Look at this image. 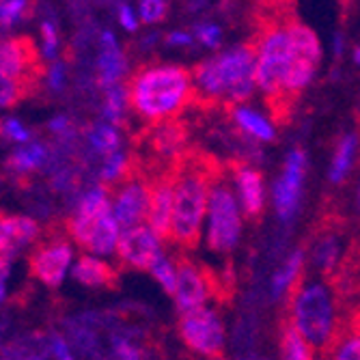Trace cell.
Instances as JSON below:
<instances>
[{"mask_svg":"<svg viewBox=\"0 0 360 360\" xmlns=\"http://www.w3.org/2000/svg\"><path fill=\"white\" fill-rule=\"evenodd\" d=\"M30 9L28 0H0V24L11 26Z\"/></svg>","mask_w":360,"mask_h":360,"instance_id":"cell-32","label":"cell"},{"mask_svg":"<svg viewBox=\"0 0 360 360\" xmlns=\"http://www.w3.org/2000/svg\"><path fill=\"white\" fill-rule=\"evenodd\" d=\"M48 160H50V149H46L41 143H28V145L15 149L7 158L5 169L15 179L18 186H30L32 173L46 167Z\"/></svg>","mask_w":360,"mask_h":360,"instance_id":"cell-21","label":"cell"},{"mask_svg":"<svg viewBox=\"0 0 360 360\" xmlns=\"http://www.w3.org/2000/svg\"><path fill=\"white\" fill-rule=\"evenodd\" d=\"M129 108L139 119L158 125L179 117L194 100L192 72L181 65H143L127 80Z\"/></svg>","mask_w":360,"mask_h":360,"instance_id":"cell-3","label":"cell"},{"mask_svg":"<svg viewBox=\"0 0 360 360\" xmlns=\"http://www.w3.org/2000/svg\"><path fill=\"white\" fill-rule=\"evenodd\" d=\"M319 356L321 360H360V335H356L345 323L328 349Z\"/></svg>","mask_w":360,"mask_h":360,"instance_id":"cell-26","label":"cell"},{"mask_svg":"<svg viewBox=\"0 0 360 360\" xmlns=\"http://www.w3.org/2000/svg\"><path fill=\"white\" fill-rule=\"evenodd\" d=\"M0 74L24 82L37 93L39 82L46 76V68L35 41L30 37L0 39Z\"/></svg>","mask_w":360,"mask_h":360,"instance_id":"cell-13","label":"cell"},{"mask_svg":"<svg viewBox=\"0 0 360 360\" xmlns=\"http://www.w3.org/2000/svg\"><path fill=\"white\" fill-rule=\"evenodd\" d=\"M11 272V257H0V302L5 298V287H7V278Z\"/></svg>","mask_w":360,"mask_h":360,"instance_id":"cell-39","label":"cell"},{"mask_svg":"<svg viewBox=\"0 0 360 360\" xmlns=\"http://www.w3.org/2000/svg\"><path fill=\"white\" fill-rule=\"evenodd\" d=\"M356 207L360 212V184H358V190H356Z\"/></svg>","mask_w":360,"mask_h":360,"instance_id":"cell-45","label":"cell"},{"mask_svg":"<svg viewBox=\"0 0 360 360\" xmlns=\"http://www.w3.org/2000/svg\"><path fill=\"white\" fill-rule=\"evenodd\" d=\"M226 171L214 181L207 205L205 244L216 255L233 252L242 238V214L231 184L226 181Z\"/></svg>","mask_w":360,"mask_h":360,"instance_id":"cell-5","label":"cell"},{"mask_svg":"<svg viewBox=\"0 0 360 360\" xmlns=\"http://www.w3.org/2000/svg\"><path fill=\"white\" fill-rule=\"evenodd\" d=\"M304 266H307V250L304 246L291 250L283 264L274 270L268 287V300L270 302H285L289 298V293L296 289V285L304 276Z\"/></svg>","mask_w":360,"mask_h":360,"instance_id":"cell-19","label":"cell"},{"mask_svg":"<svg viewBox=\"0 0 360 360\" xmlns=\"http://www.w3.org/2000/svg\"><path fill=\"white\" fill-rule=\"evenodd\" d=\"M224 165L205 151L188 149L173 169V222L171 242L184 252L196 248L207 218L210 192L224 173Z\"/></svg>","mask_w":360,"mask_h":360,"instance_id":"cell-1","label":"cell"},{"mask_svg":"<svg viewBox=\"0 0 360 360\" xmlns=\"http://www.w3.org/2000/svg\"><path fill=\"white\" fill-rule=\"evenodd\" d=\"M255 46L236 44L201 60L192 72L194 100L229 108L248 102L257 91Z\"/></svg>","mask_w":360,"mask_h":360,"instance_id":"cell-4","label":"cell"},{"mask_svg":"<svg viewBox=\"0 0 360 360\" xmlns=\"http://www.w3.org/2000/svg\"><path fill=\"white\" fill-rule=\"evenodd\" d=\"M343 218L335 207H323L321 216L317 218L311 240L307 250V266L311 274L321 276V278H330L339 266L343 264V259L349 250V244H345L343 236Z\"/></svg>","mask_w":360,"mask_h":360,"instance_id":"cell-6","label":"cell"},{"mask_svg":"<svg viewBox=\"0 0 360 360\" xmlns=\"http://www.w3.org/2000/svg\"><path fill=\"white\" fill-rule=\"evenodd\" d=\"M160 41V32H147V35L141 39V46H143V50H149V48H153L155 44Z\"/></svg>","mask_w":360,"mask_h":360,"instance_id":"cell-42","label":"cell"},{"mask_svg":"<svg viewBox=\"0 0 360 360\" xmlns=\"http://www.w3.org/2000/svg\"><path fill=\"white\" fill-rule=\"evenodd\" d=\"M65 76H68V70H65L63 63H56L54 68H50V74H48V82L54 91H60L63 84H65Z\"/></svg>","mask_w":360,"mask_h":360,"instance_id":"cell-38","label":"cell"},{"mask_svg":"<svg viewBox=\"0 0 360 360\" xmlns=\"http://www.w3.org/2000/svg\"><path fill=\"white\" fill-rule=\"evenodd\" d=\"M347 326H349V328H352L356 335H360V300H358L356 309L347 313Z\"/></svg>","mask_w":360,"mask_h":360,"instance_id":"cell-40","label":"cell"},{"mask_svg":"<svg viewBox=\"0 0 360 360\" xmlns=\"http://www.w3.org/2000/svg\"><path fill=\"white\" fill-rule=\"evenodd\" d=\"M39 238V224L28 216H5L0 222V257H11L26 244H35Z\"/></svg>","mask_w":360,"mask_h":360,"instance_id":"cell-20","label":"cell"},{"mask_svg":"<svg viewBox=\"0 0 360 360\" xmlns=\"http://www.w3.org/2000/svg\"><path fill=\"white\" fill-rule=\"evenodd\" d=\"M149 274L160 283V287L165 289L169 296H173L175 293V287H177V266L173 264V261L162 252L155 261L153 266L149 270Z\"/></svg>","mask_w":360,"mask_h":360,"instance_id":"cell-29","label":"cell"},{"mask_svg":"<svg viewBox=\"0 0 360 360\" xmlns=\"http://www.w3.org/2000/svg\"><path fill=\"white\" fill-rule=\"evenodd\" d=\"M74 278L93 289L115 291L119 287V272L110 264H106V261L89 257V255H82L78 259V264L74 268Z\"/></svg>","mask_w":360,"mask_h":360,"instance_id":"cell-23","label":"cell"},{"mask_svg":"<svg viewBox=\"0 0 360 360\" xmlns=\"http://www.w3.org/2000/svg\"><path fill=\"white\" fill-rule=\"evenodd\" d=\"M354 63H356V65H360V44L354 48Z\"/></svg>","mask_w":360,"mask_h":360,"instance_id":"cell-44","label":"cell"},{"mask_svg":"<svg viewBox=\"0 0 360 360\" xmlns=\"http://www.w3.org/2000/svg\"><path fill=\"white\" fill-rule=\"evenodd\" d=\"M41 37H44V52H46V56L54 58L56 50H58V32H56V26L52 22H44L41 24Z\"/></svg>","mask_w":360,"mask_h":360,"instance_id":"cell-35","label":"cell"},{"mask_svg":"<svg viewBox=\"0 0 360 360\" xmlns=\"http://www.w3.org/2000/svg\"><path fill=\"white\" fill-rule=\"evenodd\" d=\"M117 15H119V24H121L123 30H127V32H136L139 30L141 18H139V13L132 7H129L127 3H121L117 7Z\"/></svg>","mask_w":360,"mask_h":360,"instance_id":"cell-34","label":"cell"},{"mask_svg":"<svg viewBox=\"0 0 360 360\" xmlns=\"http://www.w3.org/2000/svg\"><path fill=\"white\" fill-rule=\"evenodd\" d=\"M86 141L95 153L104 158L121 151V132L108 121H97L86 129Z\"/></svg>","mask_w":360,"mask_h":360,"instance_id":"cell-25","label":"cell"},{"mask_svg":"<svg viewBox=\"0 0 360 360\" xmlns=\"http://www.w3.org/2000/svg\"><path fill=\"white\" fill-rule=\"evenodd\" d=\"M285 323L296 330L307 345L323 354L343 328V298L328 278L302 276L285 300Z\"/></svg>","mask_w":360,"mask_h":360,"instance_id":"cell-2","label":"cell"},{"mask_svg":"<svg viewBox=\"0 0 360 360\" xmlns=\"http://www.w3.org/2000/svg\"><path fill=\"white\" fill-rule=\"evenodd\" d=\"M32 95H35V91L26 86L24 82L0 74V108H11L20 102L28 100Z\"/></svg>","mask_w":360,"mask_h":360,"instance_id":"cell-28","label":"cell"},{"mask_svg":"<svg viewBox=\"0 0 360 360\" xmlns=\"http://www.w3.org/2000/svg\"><path fill=\"white\" fill-rule=\"evenodd\" d=\"M287 35H289L291 56H289V68L285 74V97L289 102H293L317 76L321 58H323V50H321V41L315 35V30L302 22H289Z\"/></svg>","mask_w":360,"mask_h":360,"instance_id":"cell-7","label":"cell"},{"mask_svg":"<svg viewBox=\"0 0 360 360\" xmlns=\"http://www.w3.org/2000/svg\"><path fill=\"white\" fill-rule=\"evenodd\" d=\"M129 108V100H127V86L117 84L106 89L104 93V106H102V115L108 123L119 125L125 121V110Z\"/></svg>","mask_w":360,"mask_h":360,"instance_id":"cell-27","label":"cell"},{"mask_svg":"<svg viewBox=\"0 0 360 360\" xmlns=\"http://www.w3.org/2000/svg\"><path fill=\"white\" fill-rule=\"evenodd\" d=\"M226 171L238 188L240 205H242V212L246 214V218L252 222L261 220L264 210H266V184H264L261 171H257L252 165L242 162V160H229Z\"/></svg>","mask_w":360,"mask_h":360,"instance_id":"cell-16","label":"cell"},{"mask_svg":"<svg viewBox=\"0 0 360 360\" xmlns=\"http://www.w3.org/2000/svg\"><path fill=\"white\" fill-rule=\"evenodd\" d=\"M50 352L54 354L56 360H76V356L70 349V343L58 335H50Z\"/></svg>","mask_w":360,"mask_h":360,"instance_id":"cell-37","label":"cell"},{"mask_svg":"<svg viewBox=\"0 0 360 360\" xmlns=\"http://www.w3.org/2000/svg\"><path fill=\"white\" fill-rule=\"evenodd\" d=\"M358 145H360V139L356 132H347L339 139L337 149L333 153L330 171H328L330 184H343L347 179V175L354 169L356 155H358Z\"/></svg>","mask_w":360,"mask_h":360,"instance_id":"cell-24","label":"cell"},{"mask_svg":"<svg viewBox=\"0 0 360 360\" xmlns=\"http://www.w3.org/2000/svg\"><path fill=\"white\" fill-rule=\"evenodd\" d=\"M345 52V37H343V32H335L333 35V54L335 58H341Z\"/></svg>","mask_w":360,"mask_h":360,"instance_id":"cell-41","label":"cell"},{"mask_svg":"<svg viewBox=\"0 0 360 360\" xmlns=\"http://www.w3.org/2000/svg\"><path fill=\"white\" fill-rule=\"evenodd\" d=\"M177 333L181 343L203 358H220L226 345L224 323L214 309H199L179 315Z\"/></svg>","mask_w":360,"mask_h":360,"instance_id":"cell-11","label":"cell"},{"mask_svg":"<svg viewBox=\"0 0 360 360\" xmlns=\"http://www.w3.org/2000/svg\"><path fill=\"white\" fill-rule=\"evenodd\" d=\"M194 35H192V30H171L167 32V37H165V44L169 48H192L194 46Z\"/></svg>","mask_w":360,"mask_h":360,"instance_id":"cell-36","label":"cell"},{"mask_svg":"<svg viewBox=\"0 0 360 360\" xmlns=\"http://www.w3.org/2000/svg\"><path fill=\"white\" fill-rule=\"evenodd\" d=\"M149 229L160 242H171V222H173V171L151 177L149 196Z\"/></svg>","mask_w":360,"mask_h":360,"instance_id":"cell-17","label":"cell"},{"mask_svg":"<svg viewBox=\"0 0 360 360\" xmlns=\"http://www.w3.org/2000/svg\"><path fill=\"white\" fill-rule=\"evenodd\" d=\"M205 360H224V358L220 356V358H205Z\"/></svg>","mask_w":360,"mask_h":360,"instance_id":"cell-47","label":"cell"},{"mask_svg":"<svg viewBox=\"0 0 360 360\" xmlns=\"http://www.w3.org/2000/svg\"><path fill=\"white\" fill-rule=\"evenodd\" d=\"M175 266H177V287L173 298L179 315L205 309V304L214 300L212 268L196 264V261H192L184 252L177 257Z\"/></svg>","mask_w":360,"mask_h":360,"instance_id":"cell-14","label":"cell"},{"mask_svg":"<svg viewBox=\"0 0 360 360\" xmlns=\"http://www.w3.org/2000/svg\"><path fill=\"white\" fill-rule=\"evenodd\" d=\"M236 360H270L266 354H261L259 349L257 352H250V354H244V356H238Z\"/></svg>","mask_w":360,"mask_h":360,"instance_id":"cell-43","label":"cell"},{"mask_svg":"<svg viewBox=\"0 0 360 360\" xmlns=\"http://www.w3.org/2000/svg\"><path fill=\"white\" fill-rule=\"evenodd\" d=\"M108 192H110V199H112L115 220L123 231L134 229V226H143L141 222L147 220V214H149L151 177L139 167V162L134 158H132V167H129L127 177L121 179Z\"/></svg>","mask_w":360,"mask_h":360,"instance_id":"cell-9","label":"cell"},{"mask_svg":"<svg viewBox=\"0 0 360 360\" xmlns=\"http://www.w3.org/2000/svg\"><path fill=\"white\" fill-rule=\"evenodd\" d=\"M307 177V153L296 147L285 158V167L272 188V203L281 224L296 220L302 203V188Z\"/></svg>","mask_w":360,"mask_h":360,"instance_id":"cell-12","label":"cell"},{"mask_svg":"<svg viewBox=\"0 0 360 360\" xmlns=\"http://www.w3.org/2000/svg\"><path fill=\"white\" fill-rule=\"evenodd\" d=\"M192 35L203 48L207 50H218L222 46V28L216 22H196L192 26Z\"/></svg>","mask_w":360,"mask_h":360,"instance_id":"cell-30","label":"cell"},{"mask_svg":"<svg viewBox=\"0 0 360 360\" xmlns=\"http://www.w3.org/2000/svg\"><path fill=\"white\" fill-rule=\"evenodd\" d=\"M229 112H231L233 127L238 129L240 134H244L246 139H250L255 143H272V141H276L274 123L266 115H261L259 110H255V108H250L246 104H240V106L229 108Z\"/></svg>","mask_w":360,"mask_h":360,"instance_id":"cell-22","label":"cell"},{"mask_svg":"<svg viewBox=\"0 0 360 360\" xmlns=\"http://www.w3.org/2000/svg\"><path fill=\"white\" fill-rule=\"evenodd\" d=\"M5 216H7V214H5L3 210H0V222H3V218H5Z\"/></svg>","mask_w":360,"mask_h":360,"instance_id":"cell-46","label":"cell"},{"mask_svg":"<svg viewBox=\"0 0 360 360\" xmlns=\"http://www.w3.org/2000/svg\"><path fill=\"white\" fill-rule=\"evenodd\" d=\"M169 3L167 0H141L139 3V18L143 24H158L167 18Z\"/></svg>","mask_w":360,"mask_h":360,"instance_id":"cell-31","label":"cell"},{"mask_svg":"<svg viewBox=\"0 0 360 360\" xmlns=\"http://www.w3.org/2000/svg\"><path fill=\"white\" fill-rule=\"evenodd\" d=\"M65 233L72 238L82 250L95 255H110L117 250L119 242V224L112 210L100 214H80L74 212L63 220Z\"/></svg>","mask_w":360,"mask_h":360,"instance_id":"cell-10","label":"cell"},{"mask_svg":"<svg viewBox=\"0 0 360 360\" xmlns=\"http://www.w3.org/2000/svg\"><path fill=\"white\" fill-rule=\"evenodd\" d=\"M0 129H3V136L9 139V141L26 143L30 139V132H28V129L18 119H5V121H0Z\"/></svg>","mask_w":360,"mask_h":360,"instance_id":"cell-33","label":"cell"},{"mask_svg":"<svg viewBox=\"0 0 360 360\" xmlns=\"http://www.w3.org/2000/svg\"><path fill=\"white\" fill-rule=\"evenodd\" d=\"M117 259L125 270H143L149 272L153 261L162 255L160 240L149 226L127 229L119 236L117 242Z\"/></svg>","mask_w":360,"mask_h":360,"instance_id":"cell-15","label":"cell"},{"mask_svg":"<svg viewBox=\"0 0 360 360\" xmlns=\"http://www.w3.org/2000/svg\"><path fill=\"white\" fill-rule=\"evenodd\" d=\"M95 70H97V84L104 91L121 84L123 76L127 74V58L110 30H104L100 35V56H97Z\"/></svg>","mask_w":360,"mask_h":360,"instance_id":"cell-18","label":"cell"},{"mask_svg":"<svg viewBox=\"0 0 360 360\" xmlns=\"http://www.w3.org/2000/svg\"><path fill=\"white\" fill-rule=\"evenodd\" d=\"M72 264V246L68 242L63 222H52L46 229V238L32 244L28 252V274L48 287H58Z\"/></svg>","mask_w":360,"mask_h":360,"instance_id":"cell-8","label":"cell"}]
</instances>
